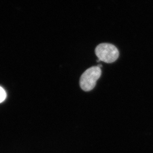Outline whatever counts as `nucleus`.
<instances>
[{
	"label": "nucleus",
	"instance_id": "20e7f679",
	"mask_svg": "<svg viewBox=\"0 0 153 153\" xmlns=\"http://www.w3.org/2000/svg\"><path fill=\"white\" fill-rule=\"evenodd\" d=\"M97 66L99 67L100 68H101V67H102V65L99 64V65H97Z\"/></svg>",
	"mask_w": 153,
	"mask_h": 153
},
{
	"label": "nucleus",
	"instance_id": "7ed1b4c3",
	"mask_svg": "<svg viewBox=\"0 0 153 153\" xmlns=\"http://www.w3.org/2000/svg\"><path fill=\"white\" fill-rule=\"evenodd\" d=\"M7 97V93L5 90L0 86V103L4 102Z\"/></svg>",
	"mask_w": 153,
	"mask_h": 153
},
{
	"label": "nucleus",
	"instance_id": "f03ea898",
	"mask_svg": "<svg viewBox=\"0 0 153 153\" xmlns=\"http://www.w3.org/2000/svg\"><path fill=\"white\" fill-rule=\"evenodd\" d=\"M95 53L99 58L97 62L103 61L106 63L114 62L118 58L119 51L113 44L103 43L97 45L95 49Z\"/></svg>",
	"mask_w": 153,
	"mask_h": 153
},
{
	"label": "nucleus",
	"instance_id": "f257e3e1",
	"mask_svg": "<svg viewBox=\"0 0 153 153\" xmlns=\"http://www.w3.org/2000/svg\"><path fill=\"white\" fill-rule=\"evenodd\" d=\"M101 75L102 70L97 66L88 68L84 72L80 78L79 85L81 88L85 91L93 90Z\"/></svg>",
	"mask_w": 153,
	"mask_h": 153
}]
</instances>
